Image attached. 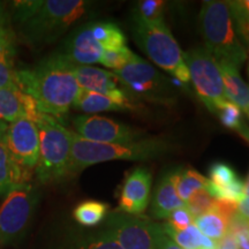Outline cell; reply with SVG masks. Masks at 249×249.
I'll return each mask as SVG.
<instances>
[{
    "instance_id": "1",
    "label": "cell",
    "mask_w": 249,
    "mask_h": 249,
    "mask_svg": "<svg viewBox=\"0 0 249 249\" xmlns=\"http://www.w3.org/2000/svg\"><path fill=\"white\" fill-rule=\"evenodd\" d=\"M75 67L61 52H55L35 66L18 70L15 85L35 101L42 113L57 119L68 113L80 91Z\"/></svg>"
},
{
    "instance_id": "2",
    "label": "cell",
    "mask_w": 249,
    "mask_h": 249,
    "mask_svg": "<svg viewBox=\"0 0 249 249\" xmlns=\"http://www.w3.org/2000/svg\"><path fill=\"white\" fill-rule=\"evenodd\" d=\"M170 150V143L158 138L139 139L124 143H97L71 132V150L68 177L90 165L110 160H154Z\"/></svg>"
},
{
    "instance_id": "3",
    "label": "cell",
    "mask_w": 249,
    "mask_h": 249,
    "mask_svg": "<svg viewBox=\"0 0 249 249\" xmlns=\"http://www.w3.org/2000/svg\"><path fill=\"white\" fill-rule=\"evenodd\" d=\"M205 49L217 62H226L240 68L247 60V50L236 35L227 2L205 1L198 17Z\"/></svg>"
},
{
    "instance_id": "4",
    "label": "cell",
    "mask_w": 249,
    "mask_h": 249,
    "mask_svg": "<svg viewBox=\"0 0 249 249\" xmlns=\"http://www.w3.org/2000/svg\"><path fill=\"white\" fill-rule=\"evenodd\" d=\"M133 37L136 45L152 62L187 85L191 81L182 51L164 21L149 22L133 14Z\"/></svg>"
},
{
    "instance_id": "5",
    "label": "cell",
    "mask_w": 249,
    "mask_h": 249,
    "mask_svg": "<svg viewBox=\"0 0 249 249\" xmlns=\"http://www.w3.org/2000/svg\"><path fill=\"white\" fill-rule=\"evenodd\" d=\"M90 2L83 0H46L27 22L21 24V33L28 44H51L74 23L86 17Z\"/></svg>"
},
{
    "instance_id": "6",
    "label": "cell",
    "mask_w": 249,
    "mask_h": 249,
    "mask_svg": "<svg viewBox=\"0 0 249 249\" xmlns=\"http://www.w3.org/2000/svg\"><path fill=\"white\" fill-rule=\"evenodd\" d=\"M39 133V158L35 169L42 183L58 182L68 177L71 150V132L55 118L42 113L36 121Z\"/></svg>"
},
{
    "instance_id": "7",
    "label": "cell",
    "mask_w": 249,
    "mask_h": 249,
    "mask_svg": "<svg viewBox=\"0 0 249 249\" xmlns=\"http://www.w3.org/2000/svg\"><path fill=\"white\" fill-rule=\"evenodd\" d=\"M182 55L198 98L213 113H217L227 99L216 59L205 48L192 49L182 52Z\"/></svg>"
},
{
    "instance_id": "8",
    "label": "cell",
    "mask_w": 249,
    "mask_h": 249,
    "mask_svg": "<svg viewBox=\"0 0 249 249\" xmlns=\"http://www.w3.org/2000/svg\"><path fill=\"white\" fill-rule=\"evenodd\" d=\"M113 73L129 97L165 104H170L174 98L173 90L166 77L135 53L126 66Z\"/></svg>"
},
{
    "instance_id": "9",
    "label": "cell",
    "mask_w": 249,
    "mask_h": 249,
    "mask_svg": "<svg viewBox=\"0 0 249 249\" xmlns=\"http://www.w3.org/2000/svg\"><path fill=\"white\" fill-rule=\"evenodd\" d=\"M39 195L35 186L24 183L12 191L0 207V245L11 244L27 230Z\"/></svg>"
},
{
    "instance_id": "10",
    "label": "cell",
    "mask_w": 249,
    "mask_h": 249,
    "mask_svg": "<svg viewBox=\"0 0 249 249\" xmlns=\"http://www.w3.org/2000/svg\"><path fill=\"white\" fill-rule=\"evenodd\" d=\"M161 225L124 213H111L107 219V232L123 249H157Z\"/></svg>"
},
{
    "instance_id": "11",
    "label": "cell",
    "mask_w": 249,
    "mask_h": 249,
    "mask_svg": "<svg viewBox=\"0 0 249 249\" xmlns=\"http://www.w3.org/2000/svg\"><path fill=\"white\" fill-rule=\"evenodd\" d=\"M77 135L97 143H124L143 139L142 130L120 124L107 117L77 116L73 119Z\"/></svg>"
},
{
    "instance_id": "12",
    "label": "cell",
    "mask_w": 249,
    "mask_h": 249,
    "mask_svg": "<svg viewBox=\"0 0 249 249\" xmlns=\"http://www.w3.org/2000/svg\"><path fill=\"white\" fill-rule=\"evenodd\" d=\"M4 140L9 152L18 164L33 171L39 158V133L36 124L29 119H20L7 126Z\"/></svg>"
},
{
    "instance_id": "13",
    "label": "cell",
    "mask_w": 249,
    "mask_h": 249,
    "mask_svg": "<svg viewBox=\"0 0 249 249\" xmlns=\"http://www.w3.org/2000/svg\"><path fill=\"white\" fill-rule=\"evenodd\" d=\"M152 182L151 171L136 167L124 179L119 197V210L138 216L147 209L150 200Z\"/></svg>"
},
{
    "instance_id": "14",
    "label": "cell",
    "mask_w": 249,
    "mask_h": 249,
    "mask_svg": "<svg viewBox=\"0 0 249 249\" xmlns=\"http://www.w3.org/2000/svg\"><path fill=\"white\" fill-rule=\"evenodd\" d=\"M75 77L80 89L107 95L121 104L134 108V104L127 92L124 89L119 88V79L113 71L92 66L76 65Z\"/></svg>"
},
{
    "instance_id": "15",
    "label": "cell",
    "mask_w": 249,
    "mask_h": 249,
    "mask_svg": "<svg viewBox=\"0 0 249 249\" xmlns=\"http://www.w3.org/2000/svg\"><path fill=\"white\" fill-rule=\"evenodd\" d=\"M42 116L35 101L17 85L0 89V121L15 123L29 119L36 123Z\"/></svg>"
},
{
    "instance_id": "16",
    "label": "cell",
    "mask_w": 249,
    "mask_h": 249,
    "mask_svg": "<svg viewBox=\"0 0 249 249\" xmlns=\"http://www.w3.org/2000/svg\"><path fill=\"white\" fill-rule=\"evenodd\" d=\"M104 50L96 42L90 30V23L74 31L65 43L64 51L61 53L75 65L89 66L101 60Z\"/></svg>"
},
{
    "instance_id": "17",
    "label": "cell",
    "mask_w": 249,
    "mask_h": 249,
    "mask_svg": "<svg viewBox=\"0 0 249 249\" xmlns=\"http://www.w3.org/2000/svg\"><path fill=\"white\" fill-rule=\"evenodd\" d=\"M31 172L14 160L5 143L4 133L0 134V196L8 195L18 186L29 183Z\"/></svg>"
},
{
    "instance_id": "18",
    "label": "cell",
    "mask_w": 249,
    "mask_h": 249,
    "mask_svg": "<svg viewBox=\"0 0 249 249\" xmlns=\"http://www.w3.org/2000/svg\"><path fill=\"white\" fill-rule=\"evenodd\" d=\"M185 207L173 181V172L165 174L158 182L152 198L151 213L155 218H167L174 210Z\"/></svg>"
},
{
    "instance_id": "19",
    "label": "cell",
    "mask_w": 249,
    "mask_h": 249,
    "mask_svg": "<svg viewBox=\"0 0 249 249\" xmlns=\"http://www.w3.org/2000/svg\"><path fill=\"white\" fill-rule=\"evenodd\" d=\"M223 77L224 93L229 102L245 112L249 110V86L241 79L239 70L226 62H218Z\"/></svg>"
},
{
    "instance_id": "20",
    "label": "cell",
    "mask_w": 249,
    "mask_h": 249,
    "mask_svg": "<svg viewBox=\"0 0 249 249\" xmlns=\"http://www.w3.org/2000/svg\"><path fill=\"white\" fill-rule=\"evenodd\" d=\"M17 42L9 27H0V89L15 85Z\"/></svg>"
},
{
    "instance_id": "21",
    "label": "cell",
    "mask_w": 249,
    "mask_h": 249,
    "mask_svg": "<svg viewBox=\"0 0 249 249\" xmlns=\"http://www.w3.org/2000/svg\"><path fill=\"white\" fill-rule=\"evenodd\" d=\"M73 107L89 114L97 113V112L132 110L127 105L121 104L116 99L108 97L107 95H102V93L88 91V90L83 89H80L79 93H77Z\"/></svg>"
},
{
    "instance_id": "22",
    "label": "cell",
    "mask_w": 249,
    "mask_h": 249,
    "mask_svg": "<svg viewBox=\"0 0 249 249\" xmlns=\"http://www.w3.org/2000/svg\"><path fill=\"white\" fill-rule=\"evenodd\" d=\"M165 234L169 235L172 240L183 249H217L218 242L211 240L207 236L202 234L200 230L196 227L194 224L189 225L185 230H176L170 229L167 225H161Z\"/></svg>"
},
{
    "instance_id": "23",
    "label": "cell",
    "mask_w": 249,
    "mask_h": 249,
    "mask_svg": "<svg viewBox=\"0 0 249 249\" xmlns=\"http://www.w3.org/2000/svg\"><path fill=\"white\" fill-rule=\"evenodd\" d=\"M92 37L102 46L104 51L117 50L126 46V36L116 23L91 22L90 23Z\"/></svg>"
},
{
    "instance_id": "24",
    "label": "cell",
    "mask_w": 249,
    "mask_h": 249,
    "mask_svg": "<svg viewBox=\"0 0 249 249\" xmlns=\"http://www.w3.org/2000/svg\"><path fill=\"white\" fill-rule=\"evenodd\" d=\"M173 181L179 197L186 203L195 192L207 188L209 180L197 171L185 169L173 172Z\"/></svg>"
},
{
    "instance_id": "25",
    "label": "cell",
    "mask_w": 249,
    "mask_h": 249,
    "mask_svg": "<svg viewBox=\"0 0 249 249\" xmlns=\"http://www.w3.org/2000/svg\"><path fill=\"white\" fill-rule=\"evenodd\" d=\"M194 225L202 234L216 242L222 240L229 233V220L217 211H210L194 218Z\"/></svg>"
},
{
    "instance_id": "26",
    "label": "cell",
    "mask_w": 249,
    "mask_h": 249,
    "mask_svg": "<svg viewBox=\"0 0 249 249\" xmlns=\"http://www.w3.org/2000/svg\"><path fill=\"white\" fill-rule=\"evenodd\" d=\"M108 205L98 201H85L74 210V218L81 225L95 226L104 219Z\"/></svg>"
},
{
    "instance_id": "27",
    "label": "cell",
    "mask_w": 249,
    "mask_h": 249,
    "mask_svg": "<svg viewBox=\"0 0 249 249\" xmlns=\"http://www.w3.org/2000/svg\"><path fill=\"white\" fill-rule=\"evenodd\" d=\"M219 114L220 121L227 128L235 130L249 142V127L242 120L241 108L233 103L226 101L225 104L217 112Z\"/></svg>"
},
{
    "instance_id": "28",
    "label": "cell",
    "mask_w": 249,
    "mask_h": 249,
    "mask_svg": "<svg viewBox=\"0 0 249 249\" xmlns=\"http://www.w3.org/2000/svg\"><path fill=\"white\" fill-rule=\"evenodd\" d=\"M227 5L234 22L236 35L245 48L249 49V14L242 7L241 1H229Z\"/></svg>"
},
{
    "instance_id": "29",
    "label": "cell",
    "mask_w": 249,
    "mask_h": 249,
    "mask_svg": "<svg viewBox=\"0 0 249 249\" xmlns=\"http://www.w3.org/2000/svg\"><path fill=\"white\" fill-rule=\"evenodd\" d=\"M186 208L188 209L193 218L200 217L202 214L213 211L214 208V198L211 197L205 189L195 192L188 201L185 203Z\"/></svg>"
},
{
    "instance_id": "30",
    "label": "cell",
    "mask_w": 249,
    "mask_h": 249,
    "mask_svg": "<svg viewBox=\"0 0 249 249\" xmlns=\"http://www.w3.org/2000/svg\"><path fill=\"white\" fill-rule=\"evenodd\" d=\"M164 8L165 1L161 0H143L138 2L134 15L149 22L164 21Z\"/></svg>"
},
{
    "instance_id": "31",
    "label": "cell",
    "mask_w": 249,
    "mask_h": 249,
    "mask_svg": "<svg viewBox=\"0 0 249 249\" xmlns=\"http://www.w3.org/2000/svg\"><path fill=\"white\" fill-rule=\"evenodd\" d=\"M133 55V52L127 46H124L121 49L110 50V51L103 52L99 64H102L104 67L110 68V70H113L116 71L126 66Z\"/></svg>"
},
{
    "instance_id": "32",
    "label": "cell",
    "mask_w": 249,
    "mask_h": 249,
    "mask_svg": "<svg viewBox=\"0 0 249 249\" xmlns=\"http://www.w3.org/2000/svg\"><path fill=\"white\" fill-rule=\"evenodd\" d=\"M210 181L219 188H225L238 179L235 171L225 163H213L210 170Z\"/></svg>"
},
{
    "instance_id": "33",
    "label": "cell",
    "mask_w": 249,
    "mask_h": 249,
    "mask_svg": "<svg viewBox=\"0 0 249 249\" xmlns=\"http://www.w3.org/2000/svg\"><path fill=\"white\" fill-rule=\"evenodd\" d=\"M42 5V0H20L12 2L14 20L21 26L35 15Z\"/></svg>"
},
{
    "instance_id": "34",
    "label": "cell",
    "mask_w": 249,
    "mask_h": 249,
    "mask_svg": "<svg viewBox=\"0 0 249 249\" xmlns=\"http://www.w3.org/2000/svg\"><path fill=\"white\" fill-rule=\"evenodd\" d=\"M192 224H194V218H193L191 213H189L185 205V207L174 210L167 217V223H165V225L169 226L170 229L176 230V231H180V230L187 229Z\"/></svg>"
},
{
    "instance_id": "35",
    "label": "cell",
    "mask_w": 249,
    "mask_h": 249,
    "mask_svg": "<svg viewBox=\"0 0 249 249\" xmlns=\"http://www.w3.org/2000/svg\"><path fill=\"white\" fill-rule=\"evenodd\" d=\"M79 249H123L121 246L110 232H104L102 234L90 238Z\"/></svg>"
},
{
    "instance_id": "36",
    "label": "cell",
    "mask_w": 249,
    "mask_h": 249,
    "mask_svg": "<svg viewBox=\"0 0 249 249\" xmlns=\"http://www.w3.org/2000/svg\"><path fill=\"white\" fill-rule=\"evenodd\" d=\"M157 249H181V248H180L169 235L165 234V232L163 231V227H161L160 236H158Z\"/></svg>"
},
{
    "instance_id": "37",
    "label": "cell",
    "mask_w": 249,
    "mask_h": 249,
    "mask_svg": "<svg viewBox=\"0 0 249 249\" xmlns=\"http://www.w3.org/2000/svg\"><path fill=\"white\" fill-rule=\"evenodd\" d=\"M236 213H238L241 219L249 225V197L248 196H244V197L240 200V202H239Z\"/></svg>"
},
{
    "instance_id": "38",
    "label": "cell",
    "mask_w": 249,
    "mask_h": 249,
    "mask_svg": "<svg viewBox=\"0 0 249 249\" xmlns=\"http://www.w3.org/2000/svg\"><path fill=\"white\" fill-rule=\"evenodd\" d=\"M217 249H239V246L234 236L227 233L222 240L218 241Z\"/></svg>"
},
{
    "instance_id": "39",
    "label": "cell",
    "mask_w": 249,
    "mask_h": 249,
    "mask_svg": "<svg viewBox=\"0 0 249 249\" xmlns=\"http://www.w3.org/2000/svg\"><path fill=\"white\" fill-rule=\"evenodd\" d=\"M7 12H6L5 5L0 2V27H7Z\"/></svg>"
},
{
    "instance_id": "40",
    "label": "cell",
    "mask_w": 249,
    "mask_h": 249,
    "mask_svg": "<svg viewBox=\"0 0 249 249\" xmlns=\"http://www.w3.org/2000/svg\"><path fill=\"white\" fill-rule=\"evenodd\" d=\"M245 183V196H248L249 197V173L246 178V181H244Z\"/></svg>"
},
{
    "instance_id": "41",
    "label": "cell",
    "mask_w": 249,
    "mask_h": 249,
    "mask_svg": "<svg viewBox=\"0 0 249 249\" xmlns=\"http://www.w3.org/2000/svg\"><path fill=\"white\" fill-rule=\"evenodd\" d=\"M242 7L245 8V11L249 14V0H245V1H241Z\"/></svg>"
},
{
    "instance_id": "42",
    "label": "cell",
    "mask_w": 249,
    "mask_h": 249,
    "mask_svg": "<svg viewBox=\"0 0 249 249\" xmlns=\"http://www.w3.org/2000/svg\"><path fill=\"white\" fill-rule=\"evenodd\" d=\"M7 126H8L7 124H5V123H2V121H0V134L5 133V130H6V128H7Z\"/></svg>"
},
{
    "instance_id": "43",
    "label": "cell",
    "mask_w": 249,
    "mask_h": 249,
    "mask_svg": "<svg viewBox=\"0 0 249 249\" xmlns=\"http://www.w3.org/2000/svg\"><path fill=\"white\" fill-rule=\"evenodd\" d=\"M246 113H247V116H248V118H249V110L246 111Z\"/></svg>"
}]
</instances>
